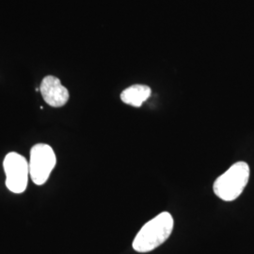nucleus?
Masks as SVG:
<instances>
[{"label": "nucleus", "mask_w": 254, "mask_h": 254, "mask_svg": "<svg viewBox=\"0 0 254 254\" xmlns=\"http://www.w3.org/2000/svg\"><path fill=\"white\" fill-rule=\"evenodd\" d=\"M173 216L163 212L143 225L133 241V249L137 253H149L162 245L172 235Z\"/></svg>", "instance_id": "1"}, {"label": "nucleus", "mask_w": 254, "mask_h": 254, "mask_svg": "<svg viewBox=\"0 0 254 254\" xmlns=\"http://www.w3.org/2000/svg\"><path fill=\"white\" fill-rule=\"evenodd\" d=\"M250 179V167L246 162L234 164L214 183L213 190L219 199L232 201L244 190Z\"/></svg>", "instance_id": "2"}, {"label": "nucleus", "mask_w": 254, "mask_h": 254, "mask_svg": "<svg viewBox=\"0 0 254 254\" xmlns=\"http://www.w3.org/2000/svg\"><path fill=\"white\" fill-rule=\"evenodd\" d=\"M57 162L53 149L47 144L39 143L30 150L29 175L38 186L44 185L54 170Z\"/></svg>", "instance_id": "3"}, {"label": "nucleus", "mask_w": 254, "mask_h": 254, "mask_svg": "<svg viewBox=\"0 0 254 254\" xmlns=\"http://www.w3.org/2000/svg\"><path fill=\"white\" fill-rule=\"evenodd\" d=\"M3 167L8 190L17 194L26 190L29 175V165L27 159L21 154L11 152L5 156Z\"/></svg>", "instance_id": "4"}, {"label": "nucleus", "mask_w": 254, "mask_h": 254, "mask_svg": "<svg viewBox=\"0 0 254 254\" xmlns=\"http://www.w3.org/2000/svg\"><path fill=\"white\" fill-rule=\"evenodd\" d=\"M40 91L46 103L53 108H61L69 100V91L61 80L53 76H46L40 86Z\"/></svg>", "instance_id": "5"}, {"label": "nucleus", "mask_w": 254, "mask_h": 254, "mask_svg": "<svg viewBox=\"0 0 254 254\" xmlns=\"http://www.w3.org/2000/svg\"><path fill=\"white\" fill-rule=\"evenodd\" d=\"M151 88L146 85L136 84L126 89L121 94L122 101L132 107L139 108L151 96Z\"/></svg>", "instance_id": "6"}]
</instances>
